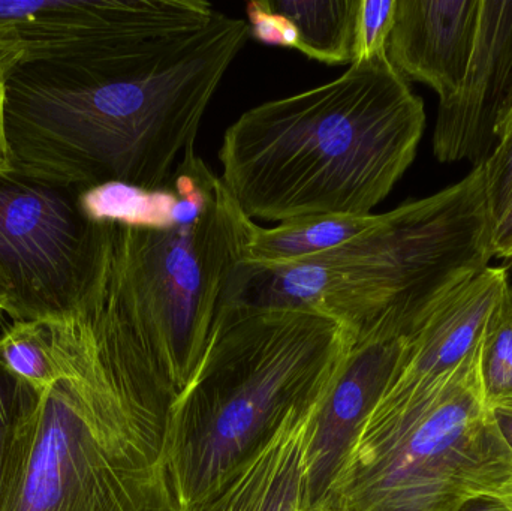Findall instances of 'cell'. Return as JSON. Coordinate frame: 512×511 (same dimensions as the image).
<instances>
[{
  "mask_svg": "<svg viewBox=\"0 0 512 511\" xmlns=\"http://www.w3.org/2000/svg\"><path fill=\"white\" fill-rule=\"evenodd\" d=\"M249 36V21L219 11L207 26L108 68L18 63L3 84L12 170L77 191L111 182L165 188Z\"/></svg>",
  "mask_w": 512,
  "mask_h": 511,
  "instance_id": "cell-1",
  "label": "cell"
},
{
  "mask_svg": "<svg viewBox=\"0 0 512 511\" xmlns=\"http://www.w3.org/2000/svg\"><path fill=\"white\" fill-rule=\"evenodd\" d=\"M426 128L423 99L388 56L245 111L225 132L221 180L254 221L372 215Z\"/></svg>",
  "mask_w": 512,
  "mask_h": 511,
  "instance_id": "cell-2",
  "label": "cell"
},
{
  "mask_svg": "<svg viewBox=\"0 0 512 511\" xmlns=\"http://www.w3.org/2000/svg\"><path fill=\"white\" fill-rule=\"evenodd\" d=\"M78 314L80 348L44 393L12 511H177L165 458L173 386L113 305L89 296Z\"/></svg>",
  "mask_w": 512,
  "mask_h": 511,
  "instance_id": "cell-3",
  "label": "cell"
},
{
  "mask_svg": "<svg viewBox=\"0 0 512 511\" xmlns=\"http://www.w3.org/2000/svg\"><path fill=\"white\" fill-rule=\"evenodd\" d=\"M352 338L331 318L228 305L168 420V480L188 511L324 398Z\"/></svg>",
  "mask_w": 512,
  "mask_h": 511,
  "instance_id": "cell-4",
  "label": "cell"
},
{
  "mask_svg": "<svg viewBox=\"0 0 512 511\" xmlns=\"http://www.w3.org/2000/svg\"><path fill=\"white\" fill-rule=\"evenodd\" d=\"M492 258L481 165L450 188L381 213L372 230L345 245L285 266L242 263L231 305L315 312L352 339L388 314L418 329Z\"/></svg>",
  "mask_w": 512,
  "mask_h": 511,
  "instance_id": "cell-5",
  "label": "cell"
},
{
  "mask_svg": "<svg viewBox=\"0 0 512 511\" xmlns=\"http://www.w3.org/2000/svg\"><path fill=\"white\" fill-rule=\"evenodd\" d=\"M90 288L122 312L182 392L206 351L254 231L222 183L191 224L167 230L102 222Z\"/></svg>",
  "mask_w": 512,
  "mask_h": 511,
  "instance_id": "cell-6",
  "label": "cell"
},
{
  "mask_svg": "<svg viewBox=\"0 0 512 511\" xmlns=\"http://www.w3.org/2000/svg\"><path fill=\"white\" fill-rule=\"evenodd\" d=\"M480 356L481 345L418 419L370 417L319 511H459L477 495L512 492V455L484 398Z\"/></svg>",
  "mask_w": 512,
  "mask_h": 511,
  "instance_id": "cell-7",
  "label": "cell"
},
{
  "mask_svg": "<svg viewBox=\"0 0 512 511\" xmlns=\"http://www.w3.org/2000/svg\"><path fill=\"white\" fill-rule=\"evenodd\" d=\"M77 189L0 171V278L12 321L65 320L80 311L99 254V225Z\"/></svg>",
  "mask_w": 512,
  "mask_h": 511,
  "instance_id": "cell-8",
  "label": "cell"
},
{
  "mask_svg": "<svg viewBox=\"0 0 512 511\" xmlns=\"http://www.w3.org/2000/svg\"><path fill=\"white\" fill-rule=\"evenodd\" d=\"M412 335L396 318L384 317L352 339L307 425L304 511L324 506L367 420L390 389Z\"/></svg>",
  "mask_w": 512,
  "mask_h": 511,
  "instance_id": "cell-9",
  "label": "cell"
},
{
  "mask_svg": "<svg viewBox=\"0 0 512 511\" xmlns=\"http://www.w3.org/2000/svg\"><path fill=\"white\" fill-rule=\"evenodd\" d=\"M510 285L507 266H487L448 294L409 339L402 365L375 414L400 420L423 416L480 347Z\"/></svg>",
  "mask_w": 512,
  "mask_h": 511,
  "instance_id": "cell-10",
  "label": "cell"
},
{
  "mask_svg": "<svg viewBox=\"0 0 512 511\" xmlns=\"http://www.w3.org/2000/svg\"><path fill=\"white\" fill-rule=\"evenodd\" d=\"M512 99V0H481L480 27L459 90L439 101L433 153L441 162L486 164Z\"/></svg>",
  "mask_w": 512,
  "mask_h": 511,
  "instance_id": "cell-11",
  "label": "cell"
},
{
  "mask_svg": "<svg viewBox=\"0 0 512 511\" xmlns=\"http://www.w3.org/2000/svg\"><path fill=\"white\" fill-rule=\"evenodd\" d=\"M481 0H397L387 56L406 78L432 87L439 101L459 90L477 41Z\"/></svg>",
  "mask_w": 512,
  "mask_h": 511,
  "instance_id": "cell-12",
  "label": "cell"
},
{
  "mask_svg": "<svg viewBox=\"0 0 512 511\" xmlns=\"http://www.w3.org/2000/svg\"><path fill=\"white\" fill-rule=\"evenodd\" d=\"M219 177L195 153L186 150L165 188L144 189L111 182L78 192L77 203L87 221L167 230L191 224L212 200Z\"/></svg>",
  "mask_w": 512,
  "mask_h": 511,
  "instance_id": "cell-13",
  "label": "cell"
},
{
  "mask_svg": "<svg viewBox=\"0 0 512 511\" xmlns=\"http://www.w3.org/2000/svg\"><path fill=\"white\" fill-rule=\"evenodd\" d=\"M315 408L294 414L248 465L188 511H304V438Z\"/></svg>",
  "mask_w": 512,
  "mask_h": 511,
  "instance_id": "cell-14",
  "label": "cell"
},
{
  "mask_svg": "<svg viewBox=\"0 0 512 511\" xmlns=\"http://www.w3.org/2000/svg\"><path fill=\"white\" fill-rule=\"evenodd\" d=\"M80 342L78 312L65 320L14 321L0 335V363L45 393L68 375Z\"/></svg>",
  "mask_w": 512,
  "mask_h": 511,
  "instance_id": "cell-15",
  "label": "cell"
},
{
  "mask_svg": "<svg viewBox=\"0 0 512 511\" xmlns=\"http://www.w3.org/2000/svg\"><path fill=\"white\" fill-rule=\"evenodd\" d=\"M381 215H313L280 222L277 227L254 225L245 263L285 266L345 245L372 230Z\"/></svg>",
  "mask_w": 512,
  "mask_h": 511,
  "instance_id": "cell-16",
  "label": "cell"
},
{
  "mask_svg": "<svg viewBox=\"0 0 512 511\" xmlns=\"http://www.w3.org/2000/svg\"><path fill=\"white\" fill-rule=\"evenodd\" d=\"M294 29V50L325 65L354 63L360 0H264Z\"/></svg>",
  "mask_w": 512,
  "mask_h": 511,
  "instance_id": "cell-17",
  "label": "cell"
},
{
  "mask_svg": "<svg viewBox=\"0 0 512 511\" xmlns=\"http://www.w3.org/2000/svg\"><path fill=\"white\" fill-rule=\"evenodd\" d=\"M44 393L0 363V511L14 510L35 441Z\"/></svg>",
  "mask_w": 512,
  "mask_h": 511,
  "instance_id": "cell-18",
  "label": "cell"
},
{
  "mask_svg": "<svg viewBox=\"0 0 512 511\" xmlns=\"http://www.w3.org/2000/svg\"><path fill=\"white\" fill-rule=\"evenodd\" d=\"M480 375L489 407L512 401V285L487 326Z\"/></svg>",
  "mask_w": 512,
  "mask_h": 511,
  "instance_id": "cell-19",
  "label": "cell"
},
{
  "mask_svg": "<svg viewBox=\"0 0 512 511\" xmlns=\"http://www.w3.org/2000/svg\"><path fill=\"white\" fill-rule=\"evenodd\" d=\"M397 0H360L355 29L354 63L387 56Z\"/></svg>",
  "mask_w": 512,
  "mask_h": 511,
  "instance_id": "cell-20",
  "label": "cell"
},
{
  "mask_svg": "<svg viewBox=\"0 0 512 511\" xmlns=\"http://www.w3.org/2000/svg\"><path fill=\"white\" fill-rule=\"evenodd\" d=\"M486 195L493 224L512 201V125L499 138L498 146L484 164Z\"/></svg>",
  "mask_w": 512,
  "mask_h": 511,
  "instance_id": "cell-21",
  "label": "cell"
},
{
  "mask_svg": "<svg viewBox=\"0 0 512 511\" xmlns=\"http://www.w3.org/2000/svg\"><path fill=\"white\" fill-rule=\"evenodd\" d=\"M248 15L251 36H255L264 44L279 45V47L294 50V29L285 17L271 11L264 0L249 3Z\"/></svg>",
  "mask_w": 512,
  "mask_h": 511,
  "instance_id": "cell-22",
  "label": "cell"
},
{
  "mask_svg": "<svg viewBox=\"0 0 512 511\" xmlns=\"http://www.w3.org/2000/svg\"><path fill=\"white\" fill-rule=\"evenodd\" d=\"M493 255L512 260V201L493 224Z\"/></svg>",
  "mask_w": 512,
  "mask_h": 511,
  "instance_id": "cell-23",
  "label": "cell"
},
{
  "mask_svg": "<svg viewBox=\"0 0 512 511\" xmlns=\"http://www.w3.org/2000/svg\"><path fill=\"white\" fill-rule=\"evenodd\" d=\"M24 47L17 35L0 33V74H6L18 65L24 56Z\"/></svg>",
  "mask_w": 512,
  "mask_h": 511,
  "instance_id": "cell-24",
  "label": "cell"
},
{
  "mask_svg": "<svg viewBox=\"0 0 512 511\" xmlns=\"http://www.w3.org/2000/svg\"><path fill=\"white\" fill-rule=\"evenodd\" d=\"M459 511H512V492L477 495L466 501Z\"/></svg>",
  "mask_w": 512,
  "mask_h": 511,
  "instance_id": "cell-25",
  "label": "cell"
},
{
  "mask_svg": "<svg viewBox=\"0 0 512 511\" xmlns=\"http://www.w3.org/2000/svg\"><path fill=\"white\" fill-rule=\"evenodd\" d=\"M489 408L493 425L512 455V401L492 405Z\"/></svg>",
  "mask_w": 512,
  "mask_h": 511,
  "instance_id": "cell-26",
  "label": "cell"
},
{
  "mask_svg": "<svg viewBox=\"0 0 512 511\" xmlns=\"http://www.w3.org/2000/svg\"><path fill=\"white\" fill-rule=\"evenodd\" d=\"M8 75L0 74V171L9 170L11 161H9L8 144H6L5 125H3V84L5 77Z\"/></svg>",
  "mask_w": 512,
  "mask_h": 511,
  "instance_id": "cell-27",
  "label": "cell"
},
{
  "mask_svg": "<svg viewBox=\"0 0 512 511\" xmlns=\"http://www.w3.org/2000/svg\"><path fill=\"white\" fill-rule=\"evenodd\" d=\"M9 309H11V305H9L8 287L0 278V321H2L3 315H9Z\"/></svg>",
  "mask_w": 512,
  "mask_h": 511,
  "instance_id": "cell-28",
  "label": "cell"
},
{
  "mask_svg": "<svg viewBox=\"0 0 512 511\" xmlns=\"http://www.w3.org/2000/svg\"><path fill=\"white\" fill-rule=\"evenodd\" d=\"M512 125V99L510 108H508L507 114H505L504 123H502L501 135L504 134L505 129L510 128Z\"/></svg>",
  "mask_w": 512,
  "mask_h": 511,
  "instance_id": "cell-29",
  "label": "cell"
}]
</instances>
